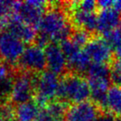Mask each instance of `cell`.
Segmentation results:
<instances>
[{"label":"cell","instance_id":"obj_1","mask_svg":"<svg viewBox=\"0 0 121 121\" xmlns=\"http://www.w3.org/2000/svg\"><path fill=\"white\" fill-rule=\"evenodd\" d=\"M38 29L40 34L56 43L67 39L73 32L67 16L56 9H51L44 14Z\"/></svg>","mask_w":121,"mask_h":121},{"label":"cell","instance_id":"obj_2","mask_svg":"<svg viewBox=\"0 0 121 121\" xmlns=\"http://www.w3.org/2000/svg\"><path fill=\"white\" fill-rule=\"evenodd\" d=\"M91 97L88 81L76 73L66 74L60 80L57 98L64 102L74 104L86 101Z\"/></svg>","mask_w":121,"mask_h":121},{"label":"cell","instance_id":"obj_3","mask_svg":"<svg viewBox=\"0 0 121 121\" xmlns=\"http://www.w3.org/2000/svg\"><path fill=\"white\" fill-rule=\"evenodd\" d=\"M60 79L50 71H44L37 76L35 86L36 100L39 107L46 108L53 99L57 97Z\"/></svg>","mask_w":121,"mask_h":121},{"label":"cell","instance_id":"obj_4","mask_svg":"<svg viewBox=\"0 0 121 121\" xmlns=\"http://www.w3.org/2000/svg\"><path fill=\"white\" fill-rule=\"evenodd\" d=\"M48 4V2L40 0L15 2L13 12L22 22L37 29Z\"/></svg>","mask_w":121,"mask_h":121},{"label":"cell","instance_id":"obj_5","mask_svg":"<svg viewBox=\"0 0 121 121\" xmlns=\"http://www.w3.org/2000/svg\"><path fill=\"white\" fill-rule=\"evenodd\" d=\"M36 80L37 76L32 72L19 71L16 73L10 99L13 104L18 105L32 100L35 93Z\"/></svg>","mask_w":121,"mask_h":121},{"label":"cell","instance_id":"obj_6","mask_svg":"<svg viewBox=\"0 0 121 121\" xmlns=\"http://www.w3.org/2000/svg\"><path fill=\"white\" fill-rule=\"evenodd\" d=\"M19 69L22 71L42 73L47 67L45 51L37 45H29L17 61Z\"/></svg>","mask_w":121,"mask_h":121},{"label":"cell","instance_id":"obj_7","mask_svg":"<svg viewBox=\"0 0 121 121\" xmlns=\"http://www.w3.org/2000/svg\"><path fill=\"white\" fill-rule=\"evenodd\" d=\"M25 50L24 42L9 32L0 33V58L9 65L17 64Z\"/></svg>","mask_w":121,"mask_h":121},{"label":"cell","instance_id":"obj_8","mask_svg":"<svg viewBox=\"0 0 121 121\" xmlns=\"http://www.w3.org/2000/svg\"><path fill=\"white\" fill-rule=\"evenodd\" d=\"M86 52L92 63L107 65L113 61V52L104 38L94 37L85 47Z\"/></svg>","mask_w":121,"mask_h":121},{"label":"cell","instance_id":"obj_9","mask_svg":"<svg viewBox=\"0 0 121 121\" xmlns=\"http://www.w3.org/2000/svg\"><path fill=\"white\" fill-rule=\"evenodd\" d=\"M99 114L95 103L86 100L70 106L66 114L67 121H95Z\"/></svg>","mask_w":121,"mask_h":121},{"label":"cell","instance_id":"obj_10","mask_svg":"<svg viewBox=\"0 0 121 121\" xmlns=\"http://www.w3.org/2000/svg\"><path fill=\"white\" fill-rule=\"evenodd\" d=\"M45 56L48 71L57 76L66 71L68 66L67 60L59 44L50 42L45 47Z\"/></svg>","mask_w":121,"mask_h":121},{"label":"cell","instance_id":"obj_11","mask_svg":"<svg viewBox=\"0 0 121 121\" xmlns=\"http://www.w3.org/2000/svg\"><path fill=\"white\" fill-rule=\"evenodd\" d=\"M6 27L8 29L7 32L20 39L24 43H32L35 42L37 37L36 28L22 22L13 13H12V16L8 18Z\"/></svg>","mask_w":121,"mask_h":121},{"label":"cell","instance_id":"obj_12","mask_svg":"<svg viewBox=\"0 0 121 121\" xmlns=\"http://www.w3.org/2000/svg\"><path fill=\"white\" fill-rule=\"evenodd\" d=\"M120 14L114 8L100 10L97 16V32L105 35L115 30L120 22Z\"/></svg>","mask_w":121,"mask_h":121},{"label":"cell","instance_id":"obj_13","mask_svg":"<svg viewBox=\"0 0 121 121\" xmlns=\"http://www.w3.org/2000/svg\"><path fill=\"white\" fill-rule=\"evenodd\" d=\"M71 9V19L78 29L87 31L91 33L97 30V16L95 13H87L74 7Z\"/></svg>","mask_w":121,"mask_h":121},{"label":"cell","instance_id":"obj_14","mask_svg":"<svg viewBox=\"0 0 121 121\" xmlns=\"http://www.w3.org/2000/svg\"><path fill=\"white\" fill-rule=\"evenodd\" d=\"M103 109L114 116L121 115V86L114 85L109 87Z\"/></svg>","mask_w":121,"mask_h":121},{"label":"cell","instance_id":"obj_15","mask_svg":"<svg viewBox=\"0 0 121 121\" xmlns=\"http://www.w3.org/2000/svg\"><path fill=\"white\" fill-rule=\"evenodd\" d=\"M40 107L33 100L17 105L15 109V115L17 121H35Z\"/></svg>","mask_w":121,"mask_h":121},{"label":"cell","instance_id":"obj_16","mask_svg":"<svg viewBox=\"0 0 121 121\" xmlns=\"http://www.w3.org/2000/svg\"><path fill=\"white\" fill-rule=\"evenodd\" d=\"M67 63L68 66L73 71H75V73L81 75L82 73L87 72L92 62L86 52L84 50H81L75 56L68 60Z\"/></svg>","mask_w":121,"mask_h":121},{"label":"cell","instance_id":"obj_17","mask_svg":"<svg viewBox=\"0 0 121 121\" xmlns=\"http://www.w3.org/2000/svg\"><path fill=\"white\" fill-rule=\"evenodd\" d=\"M15 76L10 74L0 81V104H7V101L11 99L14 85Z\"/></svg>","mask_w":121,"mask_h":121},{"label":"cell","instance_id":"obj_18","mask_svg":"<svg viewBox=\"0 0 121 121\" xmlns=\"http://www.w3.org/2000/svg\"><path fill=\"white\" fill-rule=\"evenodd\" d=\"M104 40L110 47L116 58H121V29L115 30L104 35Z\"/></svg>","mask_w":121,"mask_h":121},{"label":"cell","instance_id":"obj_19","mask_svg":"<svg viewBox=\"0 0 121 121\" xmlns=\"http://www.w3.org/2000/svg\"><path fill=\"white\" fill-rule=\"evenodd\" d=\"M67 106L68 105L66 102L57 99V100H53L49 103L46 109L56 119H61V117L66 114L68 108H69Z\"/></svg>","mask_w":121,"mask_h":121},{"label":"cell","instance_id":"obj_20","mask_svg":"<svg viewBox=\"0 0 121 121\" xmlns=\"http://www.w3.org/2000/svg\"><path fill=\"white\" fill-rule=\"evenodd\" d=\"M89 77H106L109 78L110 69L107 65L91 63V66L86 72Z\"/></svg>","mask_w":121,"mask_h":121},{"label":"cell","instance_id":"obj_21","mask_svg":"<svg viewBox=\"0 0 121 121\" xmlns=\"http://www.w3.org/2000/svg\"><path fill=\"white\" fill-rule=\"evenodd\" d=\"M91 38H92L91 34L87 31L82 30V29H76L73 31L70 37V39L81 48L82 47H86Z\"/></svg>","mask_w":121,"mask_h":121},{"label":"cell","instance_id":"obj_22","mask_svg":"<svg viewBox=\"0 0 121 121\" xmlns=\"http://www.w3.org/2000/svg\"><path fill=\"white\" fill-rule=\"evenodd\" d=\"M109 78L114 86H121V58H116L111 62Z\"/></svg>","mask_w":121,"mask_h":121},{"label":"cell","instance_id":"obj_23","mask_svg":"<svg viewBox=\"0 0 121 121\" xmlns=\"http://www.w3.org/2000/svg\"><path fill=\"white\" fill-rule=\"evenodd\" d=\"M71 4L76 9H78L81 11L87 13H95V11L98 9L97 2L94 0H85L81 2H71Z\"/></svg>","mask_w":121,"mask_h":121},{"label":"cell","instance_id":"obj_24","mask_svg":"<svg viewBox=\"0 0 121 121\" xmlns=\"http://www.w3.org/2000/svg\"><path fill=\"white\" fill-rule=\"evenodd\" d=\"M15 2L13 1H0V17H7L13 10Z\"/></svg>","mask_w":121,"mask_h":121},{"label":"cell","instance_id":"obj_25","mask_svg":"<svg viewBox=\"0 0 121 121\" xmlns=\"http://www.w3.org/2000/svg\"><path fill=\"white\" fill-rule=\"evenodd\" d=\"M56 119L49 113L46 108H42L40 109L35 121H56Z\"/></svg>","mask_w":121,"mask_h":121},{"label":"cell","instance_id":"obj_26","mask_svg":"<svg viewBox=\"0 0 121 121\" xmlns=\"http://www.w3.org/2000/svg\"><path fill=\"white\" fill-rule=\"evenodd\" d=\"M116 119L114 115L109 112L99 113V115L96 117L95 121H115Z\"/></svg>","mask_w":121,"mask_h":121},{"label":"cell","instance_id":"obj_27","mask_svg":"<svg viewBox=\"0 0 121 121\" xmlns=\"http://www.w3.org/2000/svg\"><path fill=\"white\" fill-rule=\"evenodd\" d=\"M114 1H111V0H101L97 2V7L100 10L110 9L114 7Z\"/></svg>","mask_w":121,"mask_h":121},{"label":"cell","instance_id":"obj_28","mask_svg":"<svg viewBox=\"0 0 121 121\" xmlns=\"http://www.w3.org/2000/svg\"><path fill=\"white\" fill-rule=\"evenodd\" d=\"M9 74L10 73L9 71V68H8L7 65L3 62H0V81L7 76H9Z\"/></svg>","mask_w":121,"mask_h":121},{"label":"cell","instance_id":"obj_29","mask_svg":"<svg viewBox=\"0 0 121 121\" xmlns=\"http://www.w3.org/2000/svg\"><path fill=\"white\" fill-rule=\"evenodd\" d=\"M7 22H8L7 17H0V33L2 32L4 27L7 26Z\"/></svg>","mask_w":121,"mask_h":121},{"label":"cell","instance_id":"obj_30","mask_svg":"<svg viewBox=\"0 0 121 121\" xmlns=\"http://www.w3.org/2000/svg\"><path fill=\"white\" fill-rule=\"evenodd\" d=\"M114 8L115 10H117L119 13H121V0L119 1H114Z\"/></svg>","mask_w":121,"mask_h":121},{"label":"cell","instance_id":"obj_31","mask_svg":"<svg viewBox=\"0 0 121 121\" xmlns=\"http://www.w3.org/2000/svg\"><path fill=\"white\" fill-rule=\"evenodd\" d=\"M56 121H67V120H66V119H58Z\"/></svg>","mask_w":121,"mask_h":121},{"label":"cell","instance_id":"obj_32","mask_svg":"<svg viewBox=\"0 0 121 121\" xmlns=\"http://www.w3.org/2000/svg\"><path fill=\"white\" fill-rule=\"evenodd\" d=\"M115 121H121V118H117Z\"/></svg>","mask_w":121,"mask_h":121},{"label":"cell","instance_id":"obj_33","mask_svg":"<svg viewBox=\"0 0 121 121\" xmlns=\"http://www.w3.org/2000/svg\"><path fill=\"white\" fill-rule=\"evenodd\" d=\"M119 25H120V29H121V17H120V22H119Z\"/></svg>","mask_w":121,"mask_h":121}]
</instances>
